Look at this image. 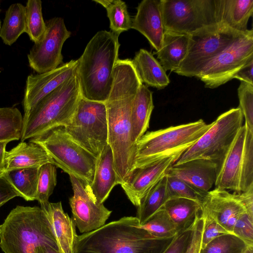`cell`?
I'll return each instance as SVG.
<instances>
[{
  "label": "cell",
  "instance_id": "6da1fadb",
  "mask_svg": "<svg viewBox=\"0 0 253 253\" xmlns=\"http://www.w3.org/2000/svg\"><path fill=\"white\" fill-rule=\"evenodd\" d=\"M113 75L111 92L104 103L108 144L112 151L118 184L121 185L134 169L136 143L132 138L131 112L134 97L143 84L130 59H119Z\"/></svg>",
  "mask_w": 253,
  "mask_h": 253
},
{
  "label": "cell",
  "instance_id": "7a4b0ae2",
  "mask_svg": "<svg viewBox=\"0 0 253 253\" xmlns=\"http://www.w3.org/2000/svg\"><path fill=\"white\" fill-rule=\"evenodd\" d=\"M174 238L156 237L139 226L136 217L124 216L78 235L74 253H163Z\"/></svg>",
  "mask_w": 253,
  "mask_h": 253
},
{
  "label": "cell",
  "instance_id": "3957f363",
  "mask_svg": "<svg viewBox=\"0 0 253 253\" xmlns=\"http://www.w3.org/2000/svg\"><path fill=\"white\" fill-rule=\"evenodd\" d=\"M118 37L111 31H98L78 59L77 74L82 97L102 102L108 99L119 59Z\"/></svg>",
  "mask_w": 253,
  "mask_h": 253
},
{
  "label": "cell",
  "instance_id": "277c9868",
  "mask_svg": "<svg viewBox=\"0 0 253 253\" xmlns=\"http://www.w3.org/2000/svg\"><path fill=\"white\" fill-rule=\"evenodd\" d=\"M48 246L58 250L51 223L38 206H17L0 225V248L4 253H36Z\"/></svg>",
  "mask_w": 253,
  "mask_h": 253
},
{
  "label": "cell",
  "instance_id": "5b68a950",
  "mask_svg": "<svg viewBox=\"0 0 253 253\" xmlns=\"http://www.w3.org/2000/svg\"><path fill=\"white\" fill-rule=\"evenodd\" d=\"M81 97L77 74L41 99L23 117L21 141L66 126Z\"/></svg>",
  "mask_w": 253,
  "mask_h": 253
},
{
  "label": "cell",
  "instance_id": "8992f818",
  "mask_svg": "<svg viewBox=\"0 0 253 253\" xmlns=\"http://www.w3.org/2000/svg\"><path fill=\"white\" fill-rule=\"evenodd\" d=\"M200 119L145 133L136 142L134 169L172 155L183 153L212 126Z\"/></svg>",
  "mask_w": 253,
  "mask_h": 253
},
{
  "label": "cell",
  "instance_id": "52a82bcc",
  "mask_svg": "<svg viewBox=\"0 0 253 253\" xmlns=\"http://www.w3.org/2000/svg\"><path fill=\"white\" fill-rule=\"evenodd\" d=\"M41 145L52 160L53 164L69 175L92 183L97 158L75 142L63 126L52 129L30 139Z\"/></svg>",
  "mask_w": 253,
  "mask_h": 253
},
{
  "label": "cell",
  "instance_id": "ba28073f",
  "mask_svg": "<svg viewBox=\"0 0 253 253\" xmlns=\"http://www.w3.org/2000/svg\"><path fill=\"white\" fill-rule=\"evenodd\" d=\"M243 119L239 107L222 113L197 141L181 155L174 164L196 159H207L216 163L219 168L243 126Z\"/></svg>",
  "mask_w": 253,
  "mask_h": 253
},
{
  "label": "cell",
  "instance_id": "9c48e42d",
  "mask_svg": "<svg viewBox=\"0 0 253 253\" xmlns=\"http://www.w3.org/2000/svg\"><path fill=\"white\" fill-rule=\"evenodd\" d=\"M64 129L77 143L97 158L108 145V124L104 102L82 96Z\"/></svg>",
  "mask_w": 253,
  "mask_h": 253
},
{
  "label": "cell",
  "instance_id": "30bf717a",
  "mask_svg": "<svg viewBox=\"0 0 253 253\" xmlns=\"http://www.w3.org/2000/svg\"><path fill=\"white\" fill-rule=\"evenodd\" d=\"M220 0H161L165 31L191 35L220 23Z\"/></svg>",
  "mask_w": 253,
  "mask_h": 253
},
{
  "label": "cell",
  "instance_id": "8fae6325",
  "mask_svg": "<svg viewBox=\"0 0 253 253\" xmlns=\"http://www.w3.org/2000/svg\"><path fill=\"white\" fill-rule=\"evenodd\" d=\"M241 33L219 23L190 35L186 55L174 72L197 78L205 67Z\"/></svg>",
  "mask_w": 253,
  "mask_h": 253
},
{
  "label": "cell",
  "instance_id": "7c38bea8",
  "mask_svg": "<svg viewBox=\"0 0 253 253\" xmlns=\"http://www.w3.org/2000/svg\"><path fill=\"white\" fill-rule=\"evenodd\" d=\"M253 59V31L239 34L203 69L198 77L206 87L214 88L232 79L236 73Z\"/></svg>",
  "mask_w": 253,
  "mask_h": 253
},
{
  "label": "cell",
  "instance_id": "4fadbf2b",
  "mask_svg": "<svg viewBox=\"0 0 253 253\" xmlns=\"http://www.w3.org/2000/svg\"><path fill=\"white\" fill-rule=\"evenodd\" d=\"M45 22L43 37L34 43L27 55L30 67L38 74L50 71L63 64L62 46L71 34L61 17H54Z\"/></svg>",
  "mask_w": 253,
  "mask_h": 253
},
{
  "label": "cell",
  "instance_id": "5bb4252c",
  "mask_svg": "<svg viewBox=\"0 0 253 253\" xmlns=\"http://www.w3.org/2000/svg\"><path fill=\"white\" fill-rule=\"evenodd\" d=\"M73 195L69 199L72 219L80 233L98 229L105 224L112 211L98 203L86 181L70 175Z\"/></svg>",
  "mask_w": 253,
  "mask_h": 253
},
{
  "label": "cell",
  "instance_id": "9a60e30c",
  "mask_svg": "<svg viewBox=\"0 0 253 253\" xmlns=\"http://www.w3.org/2000/svg\"><path fill=\"white\" fill-rule=\"evenodd\" d=\"M78 59L63 63L50 71L28 76L23 105L28 113L44 97L77 74Z\"/></svg>",
  "mask_w": 253,
  "mask_h": 253
},
{
  "label": "cell",
  "instance_id": "2e32d148",
  "mask_svg": "<svg viewBox=\"0 0 253 253\" xmlns=\"http://www.w3.org/2000/svg\"><path fill=\"white\" fill-rule=\"evenodd\" d=\"M182 153H178L151 164L136 168L121 185L131 203L137 207L149 191L166 175L168 169Z\"/></svg>",
  "mask_w": 253,
  "mask_h": 253
},
{
  "label": "cell",
  "instance_id": "e0dca14e",
  "mask_svg": "<svg viewBox=\"0 0 253 253\" xmlns=\"http://www.w3.org/2000/svg\"><path fill=\"white\" fill-rule=\"evenodd\" d=\"M201 205L202 216L213 219L230 234L237 219L246 212L235 193L218 188L208 192Z\"/></svg>",
  "mask_w": 253,
  "mask_h": 253
},
{
  "label": "cell",
  "instance_id": "ac0fdd59",
  "mask_svg": "<svg viewBox=\"0 0 253 253\" xmlns=\"http://www.w3.org/2000/svg\"><path fill=\"white\" fill-rule=\"evenodd\" d=\"M218 165L207 159H196L180 164H173L166 175L175 176L191 184L200 191L207 193L214 184Z\"/></svg>",
  "mask_w": 253,
  "mask_h": 253
},
{
  "label": "cell",
  "instance_id": "d6986e66",
  "mask_svg": "<svg viewBox=\"0 0 253 253\" xmlns=\"http://www.w3.org/2000/svg\"><path fill=\"white\" fill-rule=\"evenodd\" d=\"M136 9V13L132 19L131 29L142 34L151 46L158 51L165 33L161 0H143Z\"/></svg>",
  "mask_w": 253,
  "mask_h": 253
},
{
  "label": "cell",
  "instance_id": "ffe728a7",
  "mask_svg": "<svg viewBox=\"0 0 253 253\" xmlns=\"http://www.w3.org/2000/svg\"><path fill=\"white\" fill-rule=\"evenodd\" d=\"M246 131V126L244 125L219 166L215 188L240 193V178Z\"/></svg>",
  "mask_w": 253,
  "mask_h": 253
},
{
  "label": "cell",
  "instance_id": "44dd1931",
  "mask_svg": "<svg viewBox=\"0 0 253 253\" xmlns=\"http://www.w3.org/2000/svg\"><path fill=\"white\" fill-rule=\"evenodd\" d=\"M48 218L55 237L59 252L74 253V244L78 236L72 219L63 209L61 202L40 205Z\"/></svg>",
  "mask_w": 253,
  "mask_h": 253
},
{
  "label": "cell",
  "instance_id": "7402d4cb",
  "mask_svg": "<svg viewBox=\"0 0 253 253\" xmlns=\"http://www.w3.org/2000/svg\"><path fill=\"white\" fill-rule=\"evenodd\" d=\"M118 184L112 149L108 144L97 158L90 189L96 202L103 204L113 188Z\"/></svg>",
  "mask_w": 253,
  "mask_h": 253
},
{
  "label": "cell",
  "instance_id": "603a6c76",
  "mask_svg": "<svg viewBox=\"0 0 253 253\" xmlns=\"http://www.w3.org/2000/svg\"><path fill=\"white\" fill-rule=\"evenodd\" d=\"M46 163L53 164L50 157L41 145L30 141H21L5 154V172L17 169L41 167Z\"/></svg>",
  "mask_w": 253,
  "mask_h": 253
},
{
  "label": "cell",
  "instance_id": "cb8c5ba5",
  "mask_svg": "<svg viewBox=\"0 0 253 253\" xmlns=\"http://www.w3.org/2000/svg\"><path fill=\"white\" fill-rule=\"evenodd\" d=\"M189 41V35L165 31L161 48L155 54L166 71L174 72L178 68L187 53Z\"/></svg>",
  "mask_w": 253,
  "mask_h": 253
},
{
  "label": "cell",
  "instance_id": "d4e9b609",
  "mask_svg": "<svg viewBox=\"0 0 253 253\" xmlns=\"http://www.w3.org/2000/svg\"><path fill=\"white\" fill-rule=\"evenodd\" d=\"M131 62L142 84L160 89L169 83L166 71L148 50L140 49L135 53Z\"/></svg>",
  "mask_w": 253,
  "mask_h": 253
},
{
  "label": "cell",
  "instance_id": "484cf974",
  "mask_svg": "<svg viewBox=\"0 0 253 253\" xmlns=\"http://www.w3.org/2000/svg\"><path fill=\"white\" fill-rule=\"evenodd\" d=\"M154 107L152 92L142 84L134 97L131 107L132 138L135 143L148 128Z\"/></svg>",
  "mask_w": 253,
  "mask_h": 253
},
{
  "label": "cell",
  "instance_id": "4316f807",
  "mask_svg": "<svg viewBox=\"0 0 253 253\" xmlns=\"http://www.w3.org/2000/svg\"><path fill=\"white\" fill-rule=\"evenodd\" d=\"M253 12V0H220V23L239 32L247 31Z\"/></svg>",
  "mask_w": 253,
  "mask_h": 253
},
{
  "label": "cell",
  "instance_id": "83f0119b",
  "mask_svg": "<svg viewBox=\"0 0 253 253\" xmlns=\"http://www.w3.org/2000/svg\"><path fill=\"white\" fill-rule=\"evenodd\" d=\"M162 208L175 224L178 233L192 227L201 212L200 203L183 198H170Z\"/></svg>",
  "mask_w": 253,
  "mask_h": 253
},
{
  "label": "cell",
  "instance_id": "f1b7e54d",
  "mask_svg": "<svg viewBox=\"0 0 253 253\" xmlns=\"http://www.w3.org/2000/svg\"><path fill=\"white\" fill-rule=\"evenodd\" d=\"M26 7L20 3L11 4L5 12L0 30V37L3 43L11 45L26 32Z\"/></svg>",
  "mask_w": 253,
  "mask_h": 253
},
{
  "label": "cell",
  "instance_id": "f546056e",
  "mask_svg": "<svg viewBox=\"0 0 253 253\" xmlns=\"http://www.w3.org/2000/svg\"><path fill=\"white\" fill-rule=\"evenodd\" d=\"M40 167L17 169L4 172L20 197L27 201L36 200Z\"/></svg>",
  "mask_w": 253,
  "mask_h": 253
},
{
  "label": "cell",
  "instance_id": "4dcf8cb0",
  "mask_svg": "<svg viewBox=\"0 0 253 253\" xmlns=\"http://www.w3.org/2000/svg\"><path fill=\"white\" fill-rule=\"evenodd\" d=\"M170 198L165 176L149 191L137 207L136 217L139 225L144 224Z\"/></svg>",
  "mask_w": 253,
  "mask_h": 253
},
{
  "label": "cell",
  "instance_id": "1f68e13d",
  "mask_svg": "<svg viewBox=\"0 0 253 253\" xmlns=\"http://www.w3.org/2000/svg\"><path fill=\"white\" fill-rule=\"evenodd\" d=\"M106 10L111 31L119 36L131 28L132 19L126 2L121 0H93Z\"/></svg>",
  "mask_w": 253,
  "mask_h": 253
},
{
  "label": "cell",
  "instance_id": "d6a6232c",
  "mask_svg": "<svg viewBox=\"0 0 253 253\" xmlns=\"http://www.w3.org/2000/svg\"><path fill=\"white\" fill-rule=\"evenodd\" d=\"M23 117L16 107H0V142H9L21 139Z\"/></svg>",
  "mask_w": 253,
  "mask_h": 253
},
{
  "label": "cell",
  "instance_id": "836d02e7",
  "mask_svg": "<svg viewBox=\"0 0 253 253\" xmlns=\"http://www.w3.org/2000/svg\"><path fill=\"white\" fill-rule=\"evenodd\" d=\"M26 32L34 43L43 37L46 25L42 13V2L41 0H29L26 6Z\"/></svg>",
  "mask_w": 253,
  "mask_h": 253
},
{
  "label": "cell",
  "instance_id": "e575fe53",
  "mask_svg": "<svg viewBox=\"0 0 253 253\" xmlns=\"http://www.w3.org/2000/svg\"><path fill=\"white\" fill-rule=\"evenodd\" d=\"M139 226L159 238H172L178 233L175 224L163 208Z\"/></svg>",
  "mask_w": 253,
  "mask_h": 253
},
{
  "label": "cell",
  "instance_id": "d590c367",
  "mask_svg": "<svg viewBox=\"0 0 253 253\" xmlns=\"http://www.w3.org/2000/svg\"><path fill=\"white\" fill-rule=\"evenodd\" d=\"M252 186H253V131L246 126L240 178V193L248 190Z\"/></svg>",
  "mask_w": 253,
  "mask_h": 253
},
{
  "label": "cell",
  "instance_id": "8d00e7d4",
  "mask_svg": "<svg viewBox=\"0 0 253 253\" xmlns=\"http://www.w3.org/2000/svg\"><path fill=\"white\" fill-rule=\"evenodd\" d=\"M57 183L56 166L51 163H46L40 167L36 200L40 205L49 202Z\"/></svg>",
  "mask_w": 253,
  "mask_h": 253
},
{
  "label": "cell",
  "instance_id": "74e56055",
  "mask_svg": "<svg viewBox=\"0 0 253 253\" xmlns=\"http://www.w3.org/2000/svg\"><path fill=\"white\" fill-rule=\"evenodd\" d=\"M247 245L233 234L219 236L201 249L200 253H244Z\"/></svg>",
  "mask_w": 253,
  "mask_h": 253
},
{
  "label": "cell",
  "instance_id": "f35d334b",
  "mask_svg": "<svg viewBox=\"0 0 253 253\" xmlns=\"http://www.w3.org/2000/svg\"><path fill=\"white\" fill-rule=\"evenodd\" d=\"M166 176L170 198H186L196 201L201 205L208 192H202L188 183L175 176L168 175Z\"/></svg>",
  "mask_w": 253,
  "mask_h": 253
},
{
  "label": "cell",
  "instance_id": "ab89813d",
  "mask_svg": "<svg viewBox=\"0 0 253 253\" xmlns=\"http://www.w3.org/2000/svg\"><path fill=\"white\" fill-rule=\"evenodd\" d=\"M239 106L245 119V125L253 131V85L241 82L238 88Z\"/></svg>",
  "mask_w": 253,
  "mask_h": 253
},
{
  "label": "cell",
  "instance_id": "60d3db41",
  "mask_svg": "<svg viewBox=\"0 0 253 253\" xmlns=\"http://www.w3.org/2000/svg\"><path fill=\"white\" fill-rule=\"evenodd\" d=\"M233 234L247 246H253V218L246 212L243 213L234 225Z\"/></svg>",
  "mask_w": 253,
  "mask_h": 253
},
{
  "label": "cell",
  "instance_id": "b9f144b4",
  "mask_svg": "<svg viewBox=\"0 0 253 253\" xmlns=\"http://www.w3.org/2000/svg\"><path fill=\"white\" fill-rule=\"evenodd\" d=\"M202 217L204 219V224L202 237L201 249L205 248L215 238L221 235L230 234L213 219L208 217Z\"/></svg>",
  "mask_w": 253,
  "mask_h": 253
},
{
  "label": "cell",
  "instance_id": "7bdbcfd3",
  "mask_svg": "<svg viewBox=\"0 0 253 253\" xmlns=\"http://www.w3.org/2000/svg\"><path fill=\"white\" fill-rule=\"evenodd\" d=\"M192 233L193 226L178 233L163 253H185L190 243Z\"/></svg>",
  "mask_w": 253,
  "mask_h": 253
},
{
  "label": "cell",
  "instance_id": "ee69618b",
  "mask_svg": "<svg viewBox=\"0 0 253 253\" xmlns=\"http://www.w3.org/2000/svg\"><path fill=\"white\" fill-rule=\"evenodd\" d=\"M204 224V219L200 215L193 224L192 238L185 253H200Z\"/></svg>",
  "mask_w": 253,
  "mask_h": 253
},
{
  "label": "cell",
  "instance_id": "f6af8a7d",
  "mask_svg": "<svg viewBox=\"0 0 253 253\" xmlns=\"http://www.w3.org/2000/svg\"><path fill=\"white\" fill-rule=\"evenodd\" d=\"M16 197H20V195L7 180L4 173L0 175V208Z\"/></svg>",
  "mask_w": 253,
  "mask_h": 253
},
{
  "label": "cell",
  "instance_id": "bcb514c9",
  "mask_svg": "<svg viewBox=\"0 0 253 253\" xmlns=\"http://www.w3.org/2000/svg\"><path fill=\"white\" fill-rule=\"evenodd\" d=\"M235 193L237 199L245 209L246 212L253 218V186L245 192Z\"/></svg>",
  "mask_w": 253,
  "mask_h": 253
},
{
  "label": "cell",
  "instance_id": "7dc6e473",
  "mask_svg": "<svg viewBox=\"0 0 253 253\" xmlns=\"http://www.w3.org/2000/svg\"><path fill=\"white\" fill-rule=\"evenodd\" d=\"M253 59L249 61L234 75L233 78L253 85Z\"/></svg>",
  "mask_w": 253,
  "mask_h": 253
},
{
  "label": "cell",
  "instance_id": "c3c4849f",
  "mask_svg": "<svg viewBox=\"0 0 253 253\" xmlns=\"http://www.w3.org/2000/svg\"><path fill=\"white\" fill-rule=\"evenodd\" d=\"M7 143V142H0V175L4 174L5 172L4 157Z\"/></svg>",
  "mask_w": 253,
  "mask_h": 253
},
{
  "label": "cell",
  "instance_id": "681fc988",
  "mask_svg": "<svg viewBox=\"0 0 253 253\" xmlns=\"http://www.w3.org/2000/svg\"><path fill=\"white\" fill-rule=\"evenodd\" d=\"M36 253H61L59 250L48 246H42L38 247Z\"/></svg>",
  "mask_w": 253,
  "mask_h": 253
},
{
  "label": "cell",
  "instance_id": "f907efd6",
  "mask_svg": "<svg viewBox=\"0 0 253 253\" xmlns=\"http://www.w3.org/2000/svg\"><path fill=\"white\" fill-rule=\"evenodd\" d=\"M244 253H253V246H248Z\"/></svg>",
  "mask_w": 253,
  "mask_h": 253
},
{
  "label": "cell",
  "instance_id": "816d5d0a",
  "mask_svg": "<svg viewBox=\"0 0 253 253\" xmlns=\"http://www.w3.org/2000/svg\"><path fill=\"white\" fill-rule=\"evenodd\" d=\"M1 21L0 20V30L1 29Z\"/></svg>",
  "mask_w": 253,
  "mask_h": 253
},
{
  "label": "cell",
  "instance_id": "f5cc1de1",
  "mask_svg": "<svg viewBox=\"0 0 253 253\" xmlns=\"http://www.w3.org/2000/svg\"><path fill=\"white\" fill-rule=\"evenodd\" d=\"M1 11V9H0V12Z\"/></svg>",
  "mask_w": 253,
  "mask_h": 253
}]
</instances>
